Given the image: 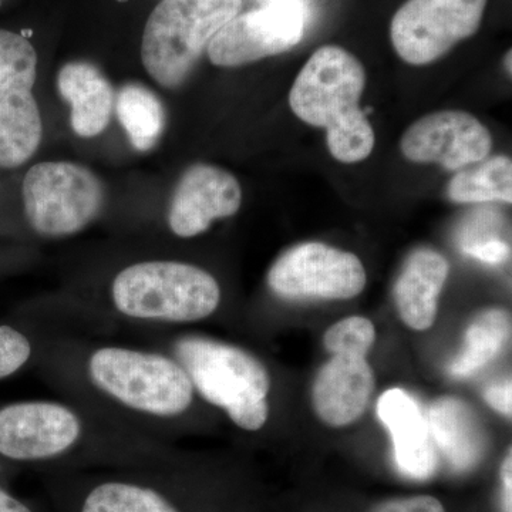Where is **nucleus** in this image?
<instances>
[{
  "label": "nucleus",
  "instance_id": "obj_13",
  "mask_svg": "<svg viewBox=\"0 0 512 512\" xmlns=\"http://www.w3.org/2000/svg\"><path fill=\"white\" fill-rule=\"evenodd\" d=\"M80 434L79 417L63 404L26 402L0 410V454L12 460L59 456L76 444Z\"/></svg>",
  "mask_w": 512,
  "mask_h": 512
},
{
  "label": "nucleus",
  "instance_id": "obj_18",
  "mask_svg": "<svg viewBox=\"0 0 512 512\" xmlns=\"http://www.w3.org/2000/svg\"><path fill=\"white\" fill-rule=\"evenodd\" d=\"M426 419L434 444L451 467L461 471L476 466L485 450L484 427L466 402L440 397Z\"/></svg>",
  "mask_w": 512,
  "mask_h": 512
},
{
  "label": "nucleus",
  "instance_id": "obj_17",
  "mask_svg": "<svg viewBox=\"0 0 512 512\" xmlns=\"http://www.w3.org/2000/svg\"><path fill=\"white\" fill-rule=\"evenodd\" d=\"M448 272L447 259L433 249H419L409 256L394 286V302L410 329L421 332L434 325Z\"/></svg>",
  "mask_w": 512,
  "mask_h": 512
},
{
  "label": "nucleus",
  "instance_id": "obj_5",
  "mask_svg": "<svg viewBox=\"0 0 512 512\" xmlns=\"http://www.w3.org/2000/svg\"><path fill=\"white\" fill-rule=\"evenodd\" d=\"M93 383L117 402L157 417L180 416L194 397V386L177 360L124 348H103L90 357Z\"/></svg>",
  "mask_w": 512,
  "mask_h": 512
},
{
  "label": "nucleus",
  "instance_id": "obj_28",
  "mask_svg": "<svg viewBox=\"0 0 512 512\" xmlns=\"http://www.w3.org/2000/svg\"><path fill=\"white\" fill-rule=\"evenodd\" d=\"M3 2H5V0H0V8H2Z\"/></svg>",
  "mask_w": 512,
  "mask_h": 512
},
{
  "label": "nucleus",
  "instance_id": "obj_16",
  "mask_svg": "<svg viewBox=\"0 0 512 512\" xmlns=\"http://www.w3.org/2000/svg\"><path fill=\"white\" fill-rule=\"evenodd\" d=\"M57 90L70 106L77 136L97 137L109 127L116 93L99 67L83 60L64 64L57 74Z\"/></svg>",
  "mask_w": 512,
  "mask_h": 512
},
{
  "label": "nucleus",
  "instance_id": "obj_9",
  "mask_svg": "<svg viewBox=\"0 0 512 512\" xmlns=\"http://www.w3.org/2000/svg\"><path fill=\"white\" fill-rule=\"evenodd\" d=\"M487 0H407L390 23L397 55L424 66L474 36L483 22Z\"/></svg>",
  "mask_w": 512,
  "mask_h": 512
},
{
  "label": "nucleus",
  "instance_id": "obj_19",
  "mask_svg": "<svg viewBox=\"0 0 512 512\" xmlns=\"http://www.w3.org/2000/svg\"><path fill=\"white\" fill-rule=\"evenodd\" d=\"M510 338V313L504 309L480 313L468 326L463 349L448 366V373L453 379L476 375L503 352Z\"/></svg>",
  "mask_w": 512,
  "mask_h": 512
},
{
  "label": "nucleus",
  "instance_id": "obj_4",
  "mask_svg": "<svg viewBox=\"0 0 512 512\" xmlns=\"http://www.w3.org/2000/svg\"><path fill=\"white\" fill-rule=\"evenodd\" d=\"M117 311L130 318L160 322H198L217 311V279L198 266L150 261L128 266L111 288Z\"/></svg>",
  "mask_w": 512,
  "mask_h": 512
},
{
  "label": "nucleus",
  "instance_id": "obj_12",
  "mask_svg": "<svg viewBox=\"0 0 512 512\" xmlns=\"http://www.w3.org/2000/svg\"><path fill=\"white\" fill-rule=\"evenodd\" d=\"M490 130L463 110L434 111L407 128L400 141L404 158L417 164H440L460 171L490 156Z\"/></svg>",
  "mask_w": 512,
  "mask_h": 512
},
{
  "label": "nucleus",
  "instance_id": "obj_27",
  "mask_svg": "<svg viewBox=\"0 0 512 512\" xmlns=\"http://www.w3.org/2000/svg\"><path fill=\"white\" fill-rule=\"evenodd\" d=\"M0 512H32L25 504L20 503L15 497L0 490Z\"/></svg>",
  "mask_w": 512,
  "mask_h": 512
},
{
  "label": "nucleus",
  "instance_id": "obj_8",
  "mask_svg": "<svg viewBox=\"0 0 512 512\" xmlns=\"http://www.w3.org/2000/svg\"><path fill=\"white\" fill-rule=\"evenodd\" d=\"M37 53L28 39L0 29V167L16 168L42 143L43 124L33 97Z\"/></svg>",
  "mask_w": 512,
  "mask_h": 512
},
{
  "label": "nucleus",
  "instance_id": "obj_11",
  "mask_svg": "<svg viewBox=\"0 0 512 512\" xmlns=\"http://www.w3.org/2000/svg\"><path fill=\"white\" fill-rule=\"evenodd\" d=\"M302 0H266L229 20L207 47L211 63L238 67L293 49L305 32Z\"/></svg>",
  "mask_w": 512,
  "mask_h": 512
},
{
  "label": "nucleus",
  "instance_id": "obj_15",
  "mask_svg": "<svg viewBox=\"0 0 512 512\" xmlns=\"http://www.w3.org/2000/svg\"><path fill=\"white\" fill-rule=\"evenodd\" d=\"M377 414L390 431L394 460L407 477L426 480L439 466L426 416L409 393L390 389L377 403Z\"/></svg>",
  "mask_w": 512,
  "mask_h": 512
},
{
  "label": "nucleus",
  "instance_id": "obj_23",
  "mask_svg": "<svg viewBox=\"0 0 512 512\" xmlns=\"http://www.w3.org/2000/svg\"><path fill=\"white\" fill-rule=\"evenodd\" d=\"M30 355L32 346L25 335L10 326H0V379L18 372Z\"/></svg>",
  "mask_w": 512,
  "mask_h": 512
},
{
  "label": "nucleus",
  "instance_id": "obj_6",
  "mask_svg": "<svg viewBox=\"0 0 512 512\" xmlns=\"http://www.w3.org/2000/svg\"><path fill=\"white\" fill-rule=\"evenodd\" d=\"M375 339V325L363 316L339 320L326 330L323 345L332 356L315 377L312 404L328 426H349L366 412L376 383L367 362Z\"/></svg>",
  "mask_w": 512,
  "mask_h": 512
},
{
  "label": "nucleus",
  "instance_id": "obj_2",
  "mask_svg": "<svg viewBox=\"0 0 512 512\" xmlns=\"http://www.w3.org/2000/svg\"><path fill=\"white\" fill-rule=\"evenodd\" d=\"M175 355L202 399L224 409L242 430L258 431L264 427L269 414L266 397L271 390V377L255 356L237 346L200 336L178 340Z\"/></svg>",
  "mask_w": 512,
  "mask_h": 512
},
{
  "label": "nucleus",
  "instance_id": "obj_24",
  "mask_svg": "<svg viewBox=\"0 0 512 512\" xmlns=\"http://www.w3.org/2000/svg\"><path fill=\"white\" fill-rule=\"evenodd\" d=\"M372 512H446V510L437 498L430 495H416V497L384 501Z\"/></svg>",
  "mask_w": 512,
  "mask_h": 512
},
{
  "label": "nucleus",
  "instance_id": "obj_1",
  "mask_svg": "<svg viewBox=\"0 0 512 512\" xmlns=\"http://www.w3.org/2000/svg\"><path fill=\"white\" fill-rule=\"evenodd\" d=\"M366 70L340 46L319 47L302 67L289 106L298 119L325 128L330 154L343 164L365 161L375 148V131L360 109Z\"/></svg>",
  "mask_w": 512,
  "mask_h": 512
},
{
  "label": "nucleus",
  "instance_id": "obj_21",
  "mask_svg": "<svg viewBox=\"0 0 512 512\" xmlns=\"http://www.w3.org/2000/svg\"><path fill=\"white\" fill-rule=\"evenodd\" d=\"M448 198L458 204L512 201V161L510 157L485 158L463 168L448 184Z\"/></svg>",
  "mask_w": 512,
  "mask_h": 512
},
{
  "label": "nucleus",
  "instance_id": "obj_7",
  "mask_svg": "<svg viewBox=\"0 0 512 512\" xmlns=\"http://www.w3.org/2000/svg\"><path fill=\"white\" fill-rule=\"evenodd\" d=\"M23 207L30 227L43 237H69L100 214L104 190L99 178L73 163L33 165L23 180Z\"/></svg>",
  "mask_w": 512,
  "mask_h": 512
},
{
  "label": "nucleus",
  "instance_id": "obj_22",
  "mask_svg": "<svg viewBox=\"0 0 512 512\" xmlns=\"http://www.w3.org/2000/svg\"><path fill=\"white\" fill-rule=\"evenodd\" d=\"M82 512H178L167 498L151 488L127 483H104L84 500Z\"/></svg>",
  "mask_w": 512,
  "mask_h": 512
},
{
  "label": "nucleus",
  "instance_id": "obj_14",
  "mask_svg": "<svg viewBox=\"0 0 512 512\" xmlns=\"http://www.w3.org/2000/svg\"><path fill=\"white\" fill-rule=\"evenodd\" d=\"M242 188L224 168L195 164L178 181L168 210V225L180 238H192L210 229L212 222L237 214Z\"/></svg>",
  "mask_w": 512,
  "mask_h": 512
},
{
  "label": "nucleus",
  "instance_id": "obj_26",
  "mask_svg": "<svg viewBox=\"0 0 512 512\" xmlns=\"http://www.w3.org/2000/svg\"><path fill=\"white\" fill-rule=\"evenodd\" d=\"M501 478H503L505 512H511V493H512L511 450L508 451L507 457L504 458L503 467H501Z\"/></svg>",
  "mask_w": 512,
  "mask_h": 512
},
{
  "label": "nucleus",
  "instance_id": "obj_10",
  "mask_svg": "<svg viewBox=\"0 0 512 512\" xmlns=\"http://www.w3.org/2000/svg\"><path fill=\"white\" fill-rule=\"evenodd\" d=\"M366 284L365 266L355 254L322 242L288 249L268 272L269 288L289 301H346Z\"/></svg>",
  "mask_w": 512,
  "mask_h": 512
},
{
  "label": "nucleus",
  "instance_id": "obj_20",
  "mask_svg": "<svg viewBox=\"0 0 512 512\" xmlns=\"http://www.w3.org/2000/svg\"><path fill=\"white\" fill-rule=\"evenodd\" d=\"M114 110L131 146L141 153L156 147L165 128L164 106L156 93L143 84L128 83L117 93Z\"/></svg>",
  "mask_w": 512,
  "mask_h": 512
},
{
  "label": "nucleus",
  "instance_id": "obj_25",
  "mask_svg": "<svg viewBox=\"0 0 512 512\" xmlns=\"http://www.w3.org/2000/svg\"><path fill=\"white\" fill-rule=\"evenodd\" d=\"M511 380H503L500 383L491 384L484 392L485 402L505 417H511Z\"/></svg>",
  "mask_w": 512,
  "mask_h": 512
},
{
  "label": "nucleus",
  "instance_id": "obj_3",
  "mask_svg": "<svg viewBox=\"0 0 512 512\" xmlns=\"http://www.w3.org/2000/svg\"><path fill=\"white\" fill-rule=\"evenodd\" d=\"M241 8L242 0H161L141 40V62L151 79L165 89L180 87Z\"/></svg>",
  "mask_w": 512,
  "mask_h": 512
}]
</instances>
